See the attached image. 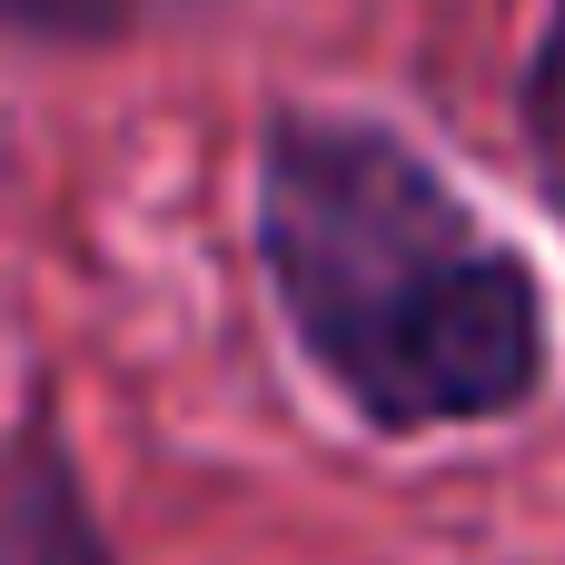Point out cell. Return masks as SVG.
<instances>
[{
	"label": "cell",
	"mask_w": 565,
	"mask_h": 565,
	"mask_svg": "<svg viewBox=\"0 0 565 565\" xmlns=\"http://www.w3.org/2000/svg\"><path fill=\"white\" fill-rule=\"evenodd\" d=\"M258 228L308 358L348 387L367 427H467L507 417L546 377L536 268L487 238V218L367 119H278Z\"/></svg>",
	"instance_id": "1"
},
{
	"label": "cell",
	"mask_w": 565,
	"mask_h": 565,
	"mask_svg": "<svg viewBox=\"0 0 565 565\" xmlns=\"http://www.w3.org/2000/svg\"><path fill=\"white\" fill-rule=\"evenodd\" d=\"M159 10H179V0H0V20L30 40H119Z\"/></svg>",
	"instance_id": "2"
}]
</instances>
